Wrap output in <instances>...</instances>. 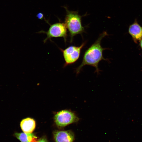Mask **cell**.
<instances>
[{"label":"cell","instance_id":"obj_1","mask_svg":"<svg viewBox=\"0 0 142 142\" xmlns=\"http://www.w3.org/2000/svg\"><path fill=\"white\" fill-rule=\"evenodd\" d=\"M107 35L106 32H104L95 42L86 50L81 63L75 70L77 74L79 73L83 67L86 65L94 67L95 68L96 72L97 73H99V63L102 60H107L104 58L103 54V51L106 49L102 47L101 44L103 38Z\"/></svg>","mask_w":142,"mask_h":142},{"label":"cell","instance_id":"obj_2","mask_svg":"<svg viewBox=\"0 0 142 142\" xmlns=\"http://www.w3.org/2000/svg\"><path fill=\"white\" fill-rule=\"evenodd\" d=\"M67 12L64 24L69 33L70 42L75 35L81 34L84 32V28L81 23V16L77 11H70L65 8Z\"/></svg>","mask_w":142,"mask_h":142},{"label":"cell","instance_id":"obj_3","mask_svg":"<svg viewBox=\"0 0 142 142\" xmlns=\"http://www.w3.org/2000/svg\"><path fill=\"white\" fill-rule=\"evenodd\" d=\"M54 118L56 125L60 128L77 123L79 120V118L74 112L67 109L57 112L54 115Z\"/></svg>","mask_w":142,"mask_h":142},{"label":"cell","instance_id":"obj_4","mask_svg":"<svg viewBox=\"0 0 142 142\" xmlns=\"http://www.w3.org/2000/svg\"><path fill=\"white\" fill-rule=\"evenodd\" d=\"M85 44L83 43L79 46L71 45L64 49H61L65 62L64 67L72 64L79 58L81 50Z\"/></svg>","mask_w":142,"mask_h":142},{"label":"cell","instance_id":"obj_5","mask_svg":"<svg viewBox=\"0 0 142 142\" xmlns=\"http://www.w3.org/2000/svg\"><path fill=\"white\" fill-rule=\"evenodd\" d=\"M47 37L44 40L45 42L48 39L54 37H62L65 42L67 37V29L64 23H57L50 25L47 32H43Z\"/></svg>","mask_w":142,"mask_h":142},{"label":"cell","instance_id":"obj_6","mask_svg":"<svg viewBox=\"0 0 142 142\" xmlns=\"http://www.w3.org/2000/svg\"><path fill=\"white\" fill-rule=\"evenodd\" d=\"M53 135L55 142H73L74 139V133L70 130H55Z\"/></svg>","mask_w":142,"mask_h":142},{"label":"cell","instance_id":"obj_7","mask_svg":"<svg viewBox=\"0 0 142 142\" xmlns=\"http://www.w3.org/2000/svg\"><path fill=\"white\" fill-rule=\"evenodd\" d=\"M128 32L136 42L142 38V27L138 24L136 19L129 26Z\"/></svg>","mask_w":142,"mask_h":142},{"label":"cell","instance_id":"obj_8","mask_svg":"<svg viewBox=\"0 0 142 142\" xmlns=\"http://www.w3.org/2000/svg\"><path fill=\"white\" fill-rule=\"evenodd\" d=\"M20 126L24 132L32 133L35 128L36 122L33 119L27 118L21 120L20 123Z\"/></svg>","mask_w":142,"mask_h":142},{"label":"cell","instance_id":"obj_9","mask_svg":"<svg viewBox=\"0 0 142 142\" xmlns=\"http://www.w3.org/2000/svg\"><path fill=\"white\" fill-rule=\"evenodd\" d=\"M14 136L21 142H36L37 137L33 134L26 133H15Z\"/></svg>","mask_w":142,"mask_h":142},{"label":"cell","instance_id":"obj_10","mask_svg":"<svg viewBox=\"0 0 142 142\" xmlns=\"http://www.w3.org/2000/svg\"><path fill=\"white\" fill-rule=\"evenodd\" d=\"M36 142H48L47 138L45 137H43L39 140H37Z\"/></svg>","mask_w":142,"mask_h":142},{"label":"cell","instance_id":"obj_11","mask_svg":"<svg viewBox=\"0 0 142 142\" xmlns=\"http://www.w3.org/2000/svg\"><path fill=\"white\" fill-rule=\"evenodd\" d=\"M37 17L39 19H42L43 17V14L40 13H39L37 15Z\"/></svg>","mask_w":142,"mask_h":142},{"label":"cell","instance_id":"obj_12","mask_svg":"<svg viewBox=\"0 0 142 142\" xmlns=\"http://www.w3.org/2000/svg\"><path fill=\"white\" fill-rule=\"evenodd\" d=\"M140 40V45L142 50V38Z\"/></svg>","mask_w":142,"mask_h":142}]
</instances>
